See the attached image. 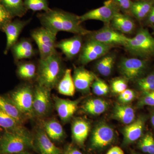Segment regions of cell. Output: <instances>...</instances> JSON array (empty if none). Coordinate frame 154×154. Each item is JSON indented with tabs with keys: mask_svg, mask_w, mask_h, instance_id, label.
<instances>
[{
	"mask_svg": "<svg viewBox=\"0 0 154 154\" xmlns=\"http://www.w3.org/2000/svg\"><path fill=\"white\" fill-rule=\"evenodd\" d=\"M42 27L57 34L60 31L69 32L82 36H87L91 31L82 25L79 16L59 9H51L37 15Z\"/></svg>",
	"mask_w": 154,
	"mask_h": 154,
	"instance_id": "1",
	"label": "cell"
},
{
	"mask_svg": "<svg viewBox=\"0 0 154 154\" xmlns=\"http://www.w3.org/2000/svg\"><path fill=\"white\" fill-rule=\"evenodd\" d=\"M65 70L62 57L57 51L46 58L39 59L37 64V84L51 91L57 87Z\"/></svg>",
	"mask_w": 154,
	"mask_h": 154,
	"instance_id": "2",
	"label": "cell"
},
{
	"mask_svg": "<svg viewBox=\"0 0 154 154\" xmlns=\"http://www.w3.org/2000/svg\"><path fill=\"white\" fill-rule=\"evenodd\" d=\"M34 145L33 137L24 127L6 131L0 137V154H19L35 149Z\"/></svg>",
	"mask_w": 154,
	"mask_h": 154,
	"instance_id": "3",
	"label": "cell"
},
{
	"mask_svg": "<svg viewBox=\"0 0 154 154\" xmlns=\"http://www.w3.org/2000/svg\"><path fill=\"white\" fill-rule=\"evenodd\" d=\"M133 55L148 57L154 54V38L146 29H140L124 46Z\"/></svg>",
	"mask_w": 154,
	"mask_h": 154,
	"instance_id": "4",
	"label": "cell"
},
{
	"mask_svg": "<svg viewBox=\"0 0 154 154\" xmlns=\"http://www.w3.org/2000/svg\"><path fill=\"white\" fill-rule=\"evenodd\" d=\"M30 35L38 46L40 59L46 58L57 51V35L46 28L42 26L36 28L31 31Z\"/></svg>",
	"mask_w": 154,
	"mask_h": 154,
	"instance_id": "5",
	"label": "cell"
},
{
	"mask_svg": "<svg viewBox=\"0 0 154 154\" xmlns=\"http://www.w3.org/2000/svg\"><path fill=\"white\" fill-rule=\"evenodd\" d=\"M33 90L30 85L25 84L13 91L9 98L27 118L35 116L33 107Z\"/></svg>",
	"mask_w": 154,
	"mask_h": 154,
	"instance_id": "6",
	"label": "cell"
},
{
	"mask_svg": "<svg viewBox=\"0 0 154 154\" xmlns=\"http://www.w3.org/2000/svg\"><path fill=\"white\" fill-rule=\"evenodd\" d=\"M113 47L88 38L83 43L78 61L82 65H85L107 54Z\"/></svg>",
	"mask_w": 154,
	"mask_h": 154,
	"instance_id": "7",
	"label": "cell"
},
{
	"mask_svg": "<svg viewBox=\"0 0 154 154\" xmlns=\"http://www.w3.org/2000/svg\"><path fill=\"white\" fill-rule=\"evenodd\" d=\"M87 36L91 39L113 47L115 45L125 46L129 39L124 34L114 30L109 26V24H106L100 30L91 31Z\"/></svg>",
	"mask_w": 154,
	"mask_h": 154,
	"instance_id": "8",
	"label": "cell"
},
{
	"mask_svg": "<svg viewBox=\"0 0 154 154\" xmlns=\"http://www.w3.org/2000/svg\"><path fill=\"white\" fill-rule=\"evenodd\" d=\"M120 11L113 0H107L102 7L79 16V19L82 23L88 20H96L109 24L113 17L120 13Z\"/></svg>",
	"mask_w": 154,
	"mask_h": 154,
	"instance_id": "9",
	"label": "cell"
},
{
	"mask_svg": "<svg viewBox=\"0 0 154 154\" xmlns=\"http://www.w3.org/2000/svg\"><path fill=\"white\" fill-rule=\"evenodd\" d=\"M33 110L35 116L44 117L51 109V90L36 84L33 90Z\"/></svg>",
	"mask_w": 154,
	"mask_h": 154,
	"instance_id": "10",
	"label": "cell"
},
{
	"mask_svg": "<svg viewBox=\"0 0 154 154\" xmlns=\"http://www.w3.org/2000/svg\"><path fill=\"white\" fill-rule=\"evenodd\" d=\"M146 67V62L135 58H125L119 64L121 74L127 80H134L140 76Z\"/></svg>",
	"mask_w": 154,
	"mask_h": 154,
	"instance_id": "11",
	"label": "cell"
},
{
	"mask_svg": "<svg viewBox=\"0 0 154 154\" xmlns=\"http://www.w3.org/2000/svg\"><path fill=\"white\" fill-rule=\"evenodd\" d=\"M114 135V131L110 126L105 124L99 125L93 132L91 145L94 148H103L113 142Z\"/></svg>",
	"mask_w": 154,
	"mask_h": 154,
	"instance_id": "12",
	"label": "cell"
},
{
	"mask_svg": "<svg viewBox=\"0 0 154 154\" xmlns=\"http://www.w3.org/2000/svg\"><path fill=\"white\" fill-rule=\"evenodd\" d=\"M83 36L75 35L71 38L57 42L56 48L61 51L66 57L72 60L80 54L83 45Z\"/></svg>",
	"mask_w": 154,
	"mask_h": 154,
	"instance_id": "13",
	"label": "cell"
},
{
	"mask_svg": "<svg viewBox=\"0 0 154 154\" xmlns=\"http://www.w3.org/2000/svg\"><path fill=\"white\" fill-rule=\"evenodd\" d=\"M31 20V19L25 20L16 19L6 26L4 31L7 37V43L4 51L5 54H8L9 50L18 41V38L22 30L30 23Z\"/></svg>",
	"mask_w": 154,
	"mask_h": 154,
	"instance_id": "14",
	"label": "cell"
},
{
	"mask_svg": "<svg viewBox=\"0 0 154 154\" xmlns=\"http://www.w3.org/2000/svg\"><path fill=\"white\" fill-rule=\"evenodd\" d=\"M55 107L61 120L63 122L69 121L76 111L80 100L72 101L54 96Z\"/></svg>",
	"mask_w": 154,
	"mask_h": 154,
	"instance_id": "15",
	"label": "cell"
},
{
	"mask_svg": "<svg viewBox=\"0 0 154 154\" xmlns=\"http://www.w3.org/2000/svg\"><path fill=\"white\" fill-rule=\"evenodd\" d=\"M73 80L75 88L78 91L86 92L90 90L96 75L84 67L75 68Z\"/></svg>",
	"mask_w": 154,
	"mask_h": 154,
	"instance_id": "16",
	"label": "cell"
},
{
	"mask_svg": "<svg viewBox=\"0 0 154 154\" xmlns=\"http://www.w3.org/2000/svg\"><path fill=\"white\" fill-rule=\"evenodd\" d=\"M11 49L14 59L17 62L32 58L36 54L32 42L28 38H22L17 41Z\"/></svg>",
	"mask_w": 154,
	"mask_h": 154,
	"instance_id": "17",
	"label": "cell"
},
{
	"mask_svg": "<svg viewBox=\"0 0 154 154\" xmlns=\"http://www.w3.org/2000/svg\"><path fill=\"white\" fill-rule=\"evenodd\" d=\"M35 141L41 154H61L60 149L53 143L44 130L36 131Z\"/></svg>",
	"mask_w": 154,
	"mask_h": 154,
	"instance_id": "18",
	"label": "cell"
},
{
	"mask_svg": "<svg viewBox=\"0 0 154 154\" xmlns=\"http://www.w3.org/2000/svg\"><path fill=\"white\" fill-rule=\"evenodd\" d=\"M110 23L113 29L125 34H131L135 28L134 22L129 15L120 13L113 17Z\"/></svg>",
	"mask_w": 154,
	"mask_h": 154,
	"instance_id": "19",
	"label": "cell"
},
{
	"mask_svg": "<svg viewBox=\"0 0 154 154\" xmlns=\"http://www.w3.org/2000/svg\"><path fill=\"white\" fill-rule=\"evenodd\" d=\"M144 125V119L141 117L128 125L123 131L125 142L131 143L139 139L143 132Z\"/></svg>",
	"mask_w": 154,
	"mask_h": 154,
	"instance_id": "20",
	"label": "cell"
},
{
	"mask_svg": "<svg viewBox=\"0 0 154 154\" xmlns=\"http://www.w3.org/2000/svg\"><path fill=\"white\" fill-rule=\"evenodd\" d=\"M90 126L88 122L84 119H76L72 125V135L73 139L78 144L82 145L88 137Z\"/></svg>",
	"mask_w": 154,
	"mask_h": 154,
	"instance_id": "21",
	"label": "cell"
},
{
	"mask_svg": "<svg viewBox=\"0 0 154 154\" xmlns=\"http://www.w3.org/2000/svg\"><path fill=\"white\" fill-rule=\"evenodd\" d=\"M0 110L13 117L21 124L27 117L21 112L9 98L0 96Z\"/></svg>",
	"mask_w": 154,
	"mask_h": 154,
	"instance_id": "22",
	"label": "cell"
},
{
	"mask_svg": "<svg viewBox=\"0 0 154 154\" xmlns=\"http://www.w3.org/2000/svg\"><path fill=\"white\" fill-rule=\"evenodd\" d=\"M71 72V69H66L57 86L59 93L62 95L72 96L75 94L76 89Z\"/></svg>",
	"mask_w": 154,
	"mask_h": 154,
	"instance_id": "23",
	"label": "cell"
},
{
	"mask_svg": "<svg viewBox=\"0 0 154 154\" xmlns=\"http://www.w3.org/2000/svg\"><path fill=\"white\" fill-rule=\"evenodd\" d=\"M113 116L125 124L128 125L134 121L135 114L133 108L125 104L116 105Z\"/></svg>",
	"mask_w": 154,
	"mask_h": 154,
	"instance_id": "24",
	"label": "cell"
},
{
	"mask_svg": "<svg viewBox=\"0 0 154 154\" xmlns=\"http://www.w3.org/2000/svg\"><path fill=\"white\" fill-rule=\"evenodd\" d=\"M43 126L46 134L52 140H60L64 135V132L62 126L55 119L44 122Z\"/></svg>",
	"mask_w": 154,
	"mask_h": 154,
	"instance_id": "25",
	"label": "cell"
},
{
	"mask_svg": "<svg viewBox=\"0 0 154 154\" xmlns=\"http://www.w3.org/2000/svg\"><path fill=\"white\" fill-rule=\"evenodd\" d=\"M0 3L13 18L22 17L28 11L24 5V0H0Z\"/></svg>",
	"mask_w": 154,
	"mask_h": 154,
	"instance_id": "26",
	"label": "cell"
},
{
	"mask_svg": "<svg viewBox=\"0 0 154 154\" xmlns=\"http://www.w3.org/2000/svg\"><path fill=\"white\" fill-rule=\"evenodd\" d=\"M116 56L113 53H108L103 56L96 64V69L99 74L104 76L110 75L115 64Z\"/></svg>",
	"mask_w": 154,
	"mask_h": 154,
	"instance_id": "27",
	"label": "cell"
},
{
	"mask_svg": "<svg viewBox=\"0 0 154 154\" xmlns=\"http://www.w3.org/2000/svg\"><path fill=\"white\" fill-rule=\"evenodd\" d=\"M153 5L151 1L143 0L133 2L131 14L136 19L141 20L149 14Z\"/></svg>",
	"mask_w": 154,
	"mask_h": 154,
	"instance_id": "28",
	"label": "cell"
},
{
	"mask_svg": "<svg viewBox=\"0 0 154 154\" xmlns=\"http://www.w3.org/2000/svg\"><path fill=\"white\" fill-rule=\"evenodd\" d=\"M108 105L105 100L100 99L88 100L83 106V110L86 113L92 115H99L105 112Z\"/></svg>",
	"mask_w": 154,
	"mask_h": 154,
	"instance_id": "29",
	"label": "cell"
},
{
	"mask_svg": "<svg viewBox=\"0 0 154 154\" xmlns=\"http://www.w3.org/2000/svg\"><path fill=\"white\" fill-rule=\"evenodd\" d=\"M37 66L31 61L19 62L17 67V73L22 79L31 80L37 76Z\"/></svg>",
	"mask_w": 154,
	"mask_h": 154,
	"instance_id": "30",
	"label": "cell"
},
{
	"mask_svg": "<svg viewBox=\"0 0 154 154\" xmlns=\"http://www.w3.org/2000/svg\"><path fill=\"white\" fill-rule=\"evenodd\" d=\"M0 127L6 131H12L22 127V124L0 110Z\"/></svg>",
	"mask_w": 154,
	"mask_h": 154,
	"instance_id": "31",
	"label": "cell"
},
{
	"mask_svg": "<svg viewBox=\"0 0 154 154\" xmlns=\"http://www.w3.org/2000/svg\"><path fill=\"white\" fill-rule=\"evenodd\" d=\"M24 2L28 11L47 12L51 9L49 8L48 0H24Z\"/></svg>",
	"mask_w": 154,
	"mask_h": 154,
	"instance_id": "32",
	"label": "cell"
},
{
	"mask_svg": "<svg viewBox=\"0 0 154 154\" xmlns=\"http://www.w3.org/2000/svg\"><path fill=\"white\" fill-rule=\"evenodd\" d=\"M93 92L97 96H104L108 94L109 88L108 85L104 81L96 76L92 85Z\"/></svg>",
	"mask_w": 154,
	"mask_h": 154,
	"instance_id": "33",
	"label": "cell"
},
{
	"mask_svg": "<svg viewBox=\"0 0 154 154\" xmlns=\"http://www.w3.org/2000/svg\"><path fill=\"white\" fill-rule=\"evenodd\" d=\"M137 84L141 90L144 92L154 91V74L139 80Z\"/></svg>",
	"mask_w": 154,
	"mask_h": 154,
	"instance_id": "34",
	"label": "cell"
},
{
	"mask_svg": "<svg viewBox=\"0 0 154 154\" xmlns=\"http://www.w3.org/2000/svg\"><path fill=\"white\" fill-rule=\"evenodd\" d=\"M125 78H116L111 82V87L113 93L120 94L127 89L128 85Z\"/></svg>",
	"mask_w": 154,
	"mask_h": 154,
	"instance_id": "35",
	"label": "cell"
},
{
	"mask_svg": "<svg viewBox=\"0 0 154 154\" xmlns=\"http://www.w3.org/2000/svg\"><path fill=\"white\" fill-rule=\"evenodd\" d=\"M12 19L13 17L0 3V30L4 32L6 26L12 22Z\"/></svg>",
	"mask_w": 154,
	"mask_h": 154,
	"instance_id": "36",
	"label": "cell"
},
{
	"mask_svg": "<svg viewBox=\"0 0 154 154\" xmlns=\"http://www.w3.org/2000/svg\"><path fill=\"white\" fill-rule=\"evenodd\" d=\"M120 11H121L126 15L131 14V10L133 2L131 0H113Z\"/></svg>",
	"mask_w": 154,
	"mask_h": 154,
	"instance_id": "37",
	"label": "cell"
},
{
	"mask_svg": "<svg viewBox=\"0 0 154 154\" xmlns=\"http://www.w3.org/2000/svg\"><path fill=\"white\" fill-rule=\"evenodd\" d=\"M135 97L134 91L131 89H127L119 94V100L123 104H127L132 102Z\"/></svg>",
	"mask_w": 154,
	"mask_h": 154,
	"instance_id": "38",
	"label": "cell"
},
{
	"mask_svg": "<svg viewBox=\"0 0 154 154\" xmlns=\"http://www.w3.org/2000/svg\"><path fill=\"white\" fill-rule=\"evenodd\" d=\"M145 93L146 94L143 98L142 103L143 105L154 106V91Z\"/></svg>",
	"mask_w": 154,
	"mask_h": 154,
	"instance_id": "39",
	"label": "cell"
},
{
	"mask_svg": "<svg viewBox=\"0 0 154 154\" xmlns=\"http://www.w3.org/2000/svg\"><path fill=\"white\" fill-rule=\"evenodd\" d=\"M145 136L146 138L148 153L154 154V138L150 134H148Z\"/></svg>",
	"mask_w": 154,
	"mask_h": 154,
	"instance_id": "40",
	"label": "cell"
},
{
	"mask_svg": "<svg viewBox=\"0 0 154 154\" xmlns=\"http://www.w3.org/2000/svg\"><path fill=\"white\" fill-rule=\"evenodd\" d=\"M139 147L143 152L148 153L147 146L146 138V136L141 140L139 143Z\"/></svg>",
	"mask_w": 154,
	"mask_h": 154,
	"instance_id": "41",
	"label": "cell"
},
{
	"mask_svg": "<svg viewBox=\"0 0 154 154\" xmlns=\"http://www.w3.org/2000/svg\"><path fill=\"white\" fill-rule=\"evenodd\" d=\"M106 154H124V153L120 147L116 146L111 148Z\"/></svg>",
	"mask_w": 154,
	"mask_h": 154,
	"instance_id": "42",
	"label": "cell"
},
{
	"mask_svg": "<svg viewBox=\"0 0 154 154\" xmlns=\"http://www.w3.org/2000/svg\"><path fill=\"white\" fill-rule=\"evenodd\" d=\"M64 154H83L80 151L73 147L69 146L65 151Z\"/></svg>",
	"mask_w": 154,
	"mask_h": 154,
	"instance_id": "43",
	"label": "cell"
},
{
	"mask_svg": "<svg viewBox=\"0 0 154 154\" xmlns=\"http://www.w3.org/2000/svg\"><path fill=\"white\" fill-rule=\"evenodd\" d=\"M148 21L149 23H154V6H153L149 14Z\"/></svg>",
	"mask_w": 154,
	"mask_h": 154,
	"instance_id": "44",
	"label": "cell"
},
{
	"mask_svg": "<svg viewBox=\"0 0 154 154\" xmlns=\"http://www.w3.org/2000/svg\"><path fill=\"white\" fill-rule=\"evenodd\" d=\"M151 122L153 126L154 127V113L152 114L151 117Z\"/></svg>",
	"mask_w": 154,
	"mask_h": 154,
	"instance_id": "45",
	"label": "cell"
},
{
	"mask_svg": "<svg viewBox=\"0 0 154 154\" xmlns=\"http://www.w3.org/2000/svg\"><path fill=\"white\" fill-rule=\"evenodd\" d=\"M19 154H32L30 153V152H29L28 151H25L24 152H23Z\"/></svg>",
	"mask_w": 154,
	"mask_h": 154,
	"instance_id": "46",
	"label": "cell"
},
{
	"mask_svg": "<svg viewBox=\"0 0 154 154\" xmlns=\"http://www.w3.org/2000/svg\"><path fill=\"white\" fill-rule=\"evenodd\" d=\"M133 154H139L136 153H134Z\"/></svg>",
	"mask_w": 154,
	"mask_h": 154,
	"instance_id": "47",
	"label": "cell"
}]
</instances>
